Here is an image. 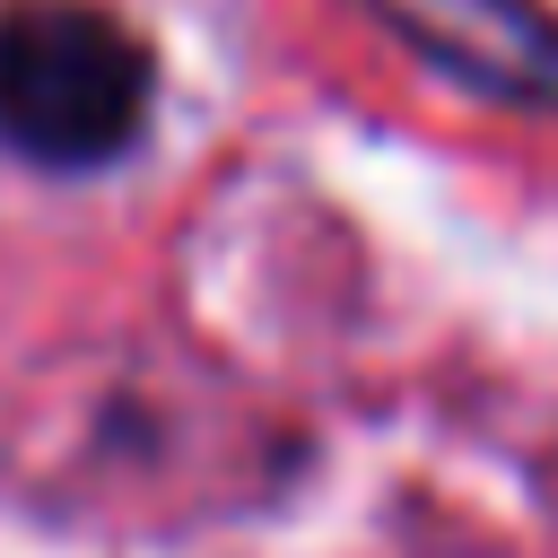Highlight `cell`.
<instances>
[{"label":"cell","mask_w":558,"mask_h":558,"mask_svg":"<svg viewBox=\"0 0 558 558\" xmlns=\"http://www.w3.org/2000/svg\"><path fill=\"white\" fill-rule=\"evenodd\" d=\"M157 96L148 44L96 0L0 9V148L35 166H105L140 140Z\"/></svg>","instance_id":"1"},{"label":"cell","mask_w":558,"mask_h":558,"mask_svg":"<svg viewBox=\"0 0 558 558\" xmlns=\"http://www.w3.org/2000/svg\"><path fill=\"white\" fill-rule=\"evenodd\" d=\"M410 52H427L445 78L558 113V9L549 0H366Z\"/></svg>","instance_id":"2"}]
</instances>
